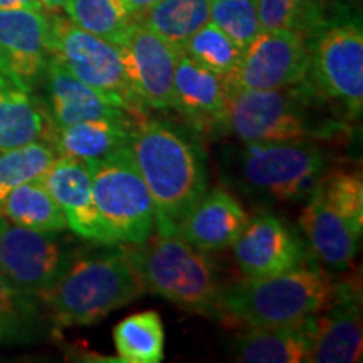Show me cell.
<instances>
[{"instance_id":"1","label":"cell","mask_w":363,"mask_h":363,"mask_svg":"<svg viewBox=\"0 0 363 363\" xmlns=\"http://www.w3.org/2000/svg\"><path fill=\"white\" fill-rule=\"evenodd\" d=\"M128 148L147 185L158 235L180 234L207 190L206 155L179 128L160 120H138Z\"/></svg>"},{"instance_id":"2","label":"cell","mask_w":363,"mask_h":363,"mask_svg":"<svg viewBox=\"0 0 363 363\" xmlns=\"http://www.w3.org/2000/svg\"><path fill=\"white\" fill-rule=\"evenodd\" d=\"M145 293L126 249L72 254L56 281L39 294L54 328L94 325Z\"/></svg>"},{"instance_id":"3","label":"cell","mask_w":363,"mask_h":363,"mask_svg":"<svg viewBox=\"0 0 363 363\" xmlns=\"http://www.w3.org/2000/svg\"><path fill=\"white\" fill-rule=\"evenodd\" d=\"M333 281L315 266L301 264L266 278H246L220 288L219 316L249 328L294 325L328 305Z\"/></svg>"},{"instance_id":"4","label":"cell","mask_w":363,"mask_h":363,"mask_svg":"<svg viewBox=\"0 0 363 363\" xmlns=\"http://www.w3.org/2000/svg\"><path fill=\"white\" fill-rule=\"evenodd\" d=\"M125 249L145 289L185 311L219 316L220 286L214 266L180 234L150 235Z\"/></svg>"},{"instance_id":"5","label":"cell","mask_w":363,"mask_h":363,"mask_svg":"<svg viewBox=\"0 0 363 363\" xmlns=\"http://www.w3.org/2000/svg\"><path fill=\"white\" fill-rule=\"evenodd\" d=\"M303 84V83H301ZM281 89L229 91L227 128L244 143L316 142L331 138L343 123L316 116L310 84Z\"/></svg>"},{"instance_id":"6","label":"cell","mask_w":363,"mask_h":363,"mask_svg":"<svg viewBox=\"0 0 363 363\" xmlns=\"http://www.w3.org/2000/svg\"><path fill=\"white\" fill-rule=\"evenodd\" d=\"M49 56L57 59L71 74L101 93L120 110L143 120L148 108L131 88L120 48L81 29L57 12H49Z\"/></svg>"},{"instance_id":"7","label":"cell","mask_w":363,"mask_h":363,"mask_svg":"<svg viewBox=\"0 0 363 363\" xmlns=\"http://www.w3.org/2000/svg\"><path fill=\"white\" fill-rule=\"evenodd\" d=\"M86 167L99 219L111 242L115 246L145 242L155 229V208L130 148L88 162Z\"/></svg>"},{"instance_id":"8","label":"cell","mask_w":363,"mask_h":363,"mask_svg":"<svg viewBox=\"0 0 363 363\" xmlns=\"http://www.w3.org/2000/svg\"><path fill=\"white\" fill-rule=\"evenodd\" d=\"M242 182L274 201L310 197L326 172V155L315 142L247 143L239 158Z\"/></svg>"},{"instance_id":"9","label":"cell","mask_w":363,"mask_h":363,"mask_svg":"<svg viewBox=\"0 0 363 363\" xmlns=\"http://www.w3.org/2000/svg\"><path fill=\"white\" fill-rule=\"evenodd\" d=\"M311 89L358 116L363 104V34L353 21H330L308 40Z\"/></svg>"},{"instance_id":"10","label":"cell","mask_w":363,"mask_h":363,"mask_svg":"<svg viewBox=\"0 0 363 363\" xmlns=\"http://www.w3.org/2000/svg\"><path fill=\"white\" fill-rule=\"evenodd\" d=\"M310 51L305 35L288 29L261 30L244 49L239 66L227 76L229 91L281 89L305 83Z\"/></svg>"},{"instance_id":"11","label":"cell","mask_w":363,"mask_h":363,"mask_svg":"<svg viewBox=\"0 0 363 363\" xmlns=\"http://www.w3.org/2000/svg\"><path fill=\"white\" fill-rule=\"evenodd\" d=\"M69 256L71 251L56 233H40L11 222L0 230V272L34 298L56 281Z\"/></svg>"},{"instance_id":"12","label":"cell","mask_w":363,"mask_h":363,"mask_svg":"<svg viewBox=\"0 0 363 363\" xmlns=\"http://www.w3.org/2000/svg\"><path fill=\"white\" fill-rule=\"evenodd\" d=\"M131 88L150 110L174 108V76L180 52L133 21L118 44Z\"/></svg>"},{"instance_id":"13","label":"cell","mask_w":363,"mask_h":363,"mask_svg":"<svg viewBox=\"0 0 363 363\" xmlns=\"http://www.w3.org/2000/svg\"><path fill=\"white\" fill-rule=\"evenodd\" d=\"M362 298L352 281L333 284L330 303L310 318L311 363H353L362 360Z\"/></svg>"},{"instance_id":"14","label":"cell","mask_w":363,"mask_h":363,"mask_svg":"<svg viewBox=\"0 0 363 363\" xmlns=\"http://www.w3.org/2000/svg\"><path fill=\"white\" fill-rule=\"evenodd\" d=\"M235 262L246 278H266L305 264L303 240L281 217L261 212L247 220L233 244Z\"/></svg>"},{"instance_id":"15","label":"cell","mask_w":363,"mask_h":363,"mask_svg":"<svg viewBox=\"0 0 363 363\" xmlns=\"http://www.w3.org/2000/svg\"><path fill=\"white\" fill-rule=\"evenodd\" d=\"M51 21L48 11H0V69L33 91L49 57Z\"/></svg>"},{"instance_id":"16","label":"cell","mask_w":363,"mask_h":363,"mask_svg":"<svg viewBox=\"0 0 363 363\" xmlns=\"http://www.w3.org/2000/svg\"><path fill=\"white\" fill-rule=\"evenodd\" d=\"M40 180L65 214L67 229L88 242L115 246L99 219L91 174L84 162L57 157Z\"/></svg>"},{"instance_id":"17","label":"cell","mask_w":363,"mask_h":363,"mask_svg":"<svg viewBox=\"0 0 363 363\" xmlns=\"http://www.w3.org/2000/svg\"><path fill=\"white\" fill-rule=\"evenodd\" d=\"M43 76L48 93L44 113L49 128H65L89 120H136L130 113L108 101L96 89L71 74L52 56L48 57Z\"/></svg>"},{"instance_id":"18","label":"cell","mask_w":363,"mask_h":363,"mask_svg":"<svg viewBox=\"0 0 363 363\" xmlns=\"http://www.w3.org/2000/svg\"><path fill=\"white\" fill-rule=\"evenodd\" d=\"M225 79L180 54L174 76V108L199 130L227 128Z\"/></svg>"},{"instance_id":"19","label":"cell","mask_w":363,"mask_h":363,"mask_svg":"<svg viewBox=\"0 0 363 363\" xmlns=\"http://www.w3.org/2000/svg\"><path fill=\"white\" fill-rule=\"evenodd\" d=\"M299 224L306 244L326 266L342 271L355 259L362 230L331 207L316 189L308 197Z\"/></svg>"},{"instance_id":"20","label":"cell","mask_w":363,"mask_h":363,"mask_svg":"<svg viewBox=\"0 0 363 363\" xmlns=\"http://www.w3.org/2000/svg\"><path fill=\"white\" fill-rule=\"evenodd\" d=\"M249 216L233 194L214 187L195 203L180 235L202 252H219L229 249L246 227Z\"/></svg>"},{"instance_id":"21","label":"cell","mask_w":363,"mask_h":363,"mask_svg":"<svg viewBox=\"0 0 363 363\" xmlns=\"http://www.w3.org/2000/svg\"><path fill=\"white\" fill-rule=\"evenodd\" d=\"M136 121L89 120L65 128H49L44 142L56 150L57 157L76 158L84 163L101 160L128 147Z\"/></svg>"},{"instance_id":"22","label":"cell","mask_w":363,"mask_h":363,"mask_svg":"<svg viewBox=\"0 0 363 363\" xmlns=\"http://www.w3.org/2000/svg\"><path fill=\"white\" fill-rule=\"evenodd\" d=\"M310 352V318L294 325L251 328L234 340L233 358L244 363H299Z\"/></svg>"},{"instance_id":"23","label":"cell","mask_w":363,"mask_h":363,"mask_svg":"<svg viewBox=\"0 0 363 363\" xmlns=\"http://www.w3.org/2000/svg\"><path fill=\"white\" fill-rule=\"evenodd\" d=\"M49 121L30 91L0 69V152L45 140Z\"/></svg>"},{"instance_id":"24","label":"cell","mask_w":363,"mask_h":363,"mask_svg":"<svg viewBox=\"0 0 363 363\" xmlns=\"http://www.w3.org/2000/svg\"><path fill=\"white\" fill-rule=\"evenodd\" d=\"M0 216L13 225L40 233L57 234L67 229L65 214L40 179L12 189L0 201Z\"/></svg>"},{"instance_id":"25","label":"cell","mask_w":363,"mask_h":363,"mask_svg":"<svg viewBox=\"0 0 363 363\" xmlns=\"http://www.w3.org/2000/svg\"><path fill=\"white\" fill-rule=\"evenodd\" d=\"M211 21V0H160L136 19L182 52L185 43Z\"/></svg>"},{"instance_id":"26","label":"cell","mask_w":363,"mask_h":363,"mask_svg":"<svg viewBox=\"0 0 363 363\" xmlns=\"http://www.w3.org/2000/svg\"><path fill=\"white\" fill-rule=\"evenodd\" d=\"M118 360L125 363H158L165 357V330L157 311L126 316L113 330Z\"/></svg>"},{"instance_id":"27","label":"cell","mask_w":363,"mask_h":363,"mask_svg":"<svg viewBox=\"0 0 363 363\" xmlns=\"http://www.w3.org/2000/svg\"><path fill=\"white\" fill-rule=\"evenodd\" d=\"M38 298L17 289L0 272V343H30L45 331Z\"/></svg>"},{"instance_id":"28","label":"cell","mask_w":363,"mask_h":363,"mask_svg":"<svg viewBox=\"0 0 363 363\" xmlns=\"http://www.w3.org/2000/svg\"><path fill=\"white\" fill-rule=\"evenodd\" d=\"M262 30L288 29L310 39L328 24L325 0H257Z\"/></svg>"},{"instance_id":"29","label":"cell","mask_w":363,"mask_h":363,"mask_svg":"<svg viewBox=\"0 0 363 363\" xmlns=\"http://www.w3.org/2000/svg\"><path fill=\"white\" fill-rule=\"evenodd\" d=\"M65 12L81 29L116 45L133 22L123 0H67Z\"/></svg>"},{"instance_id":"30","label":"cell","mask_w":363,"mask_h":363,"mask_svg":"<svg viewBox=\"0 0 363 363\" xmlns=\"http://www.w3.org/2000/svg\"><path fill=\"white\" fill-rule=\"evenodd\" d=\"M56 158V150L44 140L0 152V201L12 189L43 179Z\"/></svg>"},{"instance_id":"31","label":"cell","mask_w":363,"mask_h":363,"mask_svg":"<svg viewBox=\"0 0 363 363\" xmlns=\"http://www.w3.org/2000/svg\"><path fill=\"white\" fill-rule=\"evenodd\" d=\"M242 52L244 49H240L214 22L208 21L185 43L180 54L227 78L239 66Z\"/></svg>"},{"instance_id":"32","label":"cell","mask_w":363,"mask_h":363,"mask_svg":"<svg viewBox=\"0 0 363 363\" xmlns=\"http://www.w3.org/2000/svg\"><path fill=\"white\" fill-rule=\"evenodd\" d=\"M316 190L331 207L347 217L357 229L363 230V182L360 172H325Z\"/></svg>"},{"instance_id":"33","label":"cell","mask_w":363,"mask_h":363,"mask_svg":"<svg viewBox=\"0 0 363 363\" xmlns=\"http://www.w3.org/2000/svg\"><path fill=\"white\" fill-rule=\"evenodd\" d=\"M211 22L246 49L262 30L257 0H211Z\"/></svg>"},{"instance_id":"34","label":"cell","mask_w":363,"mask_h":363,"mask_svg":"<svg viewBox=\"0 0 363 363\" xmlns=\"http://www.w3.org/2000/svg\"><path fill=\"white\" fill-rule=\"evenodd\" d=\"M157 2H160V0H123L126 11L130 12V16L133 17V21L138 19L142 13L147 12L150 7L155 6Z\"/></svg>"},{"instance_id":"35","label":"cell","mask_w":363,"mask_h":363,"mask_svg":"<svg viewBox=\"0 0 363 363\" xmlns=\"http://www.w3.org/2000/svg\"><path fill=\"white\" fill-rule=\"evenodd\" d=\"M6 9H29V11H45L40 0H0V11Z\"/></svg>"},{"instance_id":"36","label":"cell","mask_w":363,"mask_h":363,"mask_svg":"<svg viewBox=\"0 0 363 363\" xmlns=\"http://www.w3.org/2000/svg\"><path fill=\"white\" fill-rule=\"evenodd\" d=\"M40 2H43V6L48 12H59L65 11L67 0H40Z\"/></svg>"},{"instance_id":"37","label":"cell","mask_w":363,"mask_h":363,"mask_svg":"<svg viewBox=\"0 0 363 363\" xmlns=\"http://www.w3.org/2000/svg\"><path fill=\"white\" fill-rule=\"evenodd\" d=\"M6 219H4V217L2 216H0V230H2L4 229V225H6Z\"/></svg>"}]
</instances>
